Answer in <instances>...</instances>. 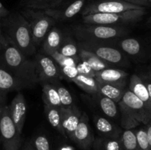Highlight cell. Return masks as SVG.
<instances>
[{"label": "cell", "instance_id": "15", "mask_svg": "<svg viewBox=\"0 0 151 150\" xmlns=\"http://www.w3.org/2000/svg\"><path fill=\"white\" fill-rule=\"evenodd\" d=\"M128 74L125 71L116 68L109 67L96 72L94 78L98 82L125 88L128 82Z\"/></svg>", "mask_w": 151, "mask_h": 150}, {"label": "cell", "instance_id": "25", "mask_svg": "<svg viewBox=\"0 0 151 150\" xmlns=\"http://www.w3.org/2000/svg\"><path fill=\"white\" fill-rule=\"evenodd\" d=\"M42 98L44 104L56 107H61L60 98L55 85L53 83H44Z\"/></svg>", "mask_w": 151, "mask_h": 150}, {"label": "cell", "instance_id": "9", "mask_svg": "<svg viewBox=\"0 0 151 150\" xmlns=\"http://www.w3.org/2000/svg\"><path fill=\"white\" fill-rule=\"evenodd\" d=\"M35 74L38 82L55 83L60 79H63L60 66L58 63L45 54H37L34 59Z\"/></svg>", "mask_w": 151, "mask_h": 150}, {"label": "cell", "instance_id": "27", "mask_svg": "<svg viewBox=\"0 0 151 150\" xmlns=\"http://www.w3.org/2000/svg\"><path fill=\"white\" fill-rule=\"evenodd\" d=\"M73 82L90 95L94 96L98 93L97 82L94 77L85 76L78 73V75Z\"/></svg>", "mask_w": 151, "mask_h": 150}, {"label": "cell", "instance_id": "6", "mask_svg": "<svg viewBox=\"0 0 151 150\" xmlns=\"http://www.w3.org/2000/svg\"><path fill=\"white\" fill-rule=\"evenodd\" d=\"M114 41H78V46L94 53L109 65L128 66L129 63L126 55L114 46Z\"/></svg>", "mask_w": 151, "mask_h": 150}, {"label": "cell", "instance_id": "30", "mask_svg": "<svg viewBox=\"0 0 151 150\" xmlns=\"http://www.w3.org/2000/svg\"><path fill=\"white\" fill-rule=\"evenodd\" d=\"M58 51L63 55L69 57H78V46L70 37L63 38Z\"/></svg>", "mask_w": 151, "mask_h": 150}, {"label": "cell", "instance_id": "41", "mask_svg": "<svg viewBox=\"0 0 151 150\" xmlns=\"http://www.w3.org/2000/svg\"><path fill=\"white\" fill-rule=\"evenodd\" d=\"M7 93L4 92V91L0 89V107L2 105H4L6 102V98H7Z\"/></svg>", "mask_w": 151, "mask_h": 150}, {"label": "cell", "instance_id": "45", "mask_svg": "<svg viewBox=\"0 0 151 150\" xmlns=\"http://www.w3.org/2000/svg\"><path fill=\"white\" fill-rule=\"evenodd\" d=\"M0 29H1V24H0Z\"/></svg>", "mask_w": 151, "mask_h": 150}, {"label": "cell", "instance_id": "33", "mask_svg": "<svg viewBox=\"0 0 151 150\" xmlns=\"http://www.w3.org/2000/svg\"><path fill=\"white\" fill-rule=\"evenodd\" d=\"M35 150H51V145L48 138L45 135H35L30 141Z\"/></svg>", "mask_w": 151, "mask_h": 150}, {"label": "cell", "instance_id": "16", "mask_svg": "<svg viewBox=\"0 0 151 150\" xmlns=\"http://www.w3.org/2000/svg\"><path fill=\"white\" fill-rule=\"evenodd\" d=\"M62 117V125L67 138L72 140L75 129L79 123L81 112L76 105L69 107H60Z\"/></svg>", "mask_w": 151, "mask_h": 150}, {"label": "cell", "instance_id": "35", "mask_svg": "<svg viewBox=\"0 0 151 150\" xmlns=\"http://www.w3.org/2000/svg\"><path fill=\"white\" fill-rule=\"evenodd\" d=\"M60 68L63 79H67L69 82H74L78 75L76 66H63Z\"/></svg>", "mask_w": 151, "mask_h": 150}, {"label": "cell", "instance_id": "31", "mask_svg": "<svg viewBox=\"0 0 151 150\" xmlns=\"http://www.w3.org/2000/svg\"><path fill=\"white\" fill-rule=\"evenodd\" d=\"M53 84H55L56 88H57L60 103H61V107L69 108V107H72L75 105L73 102V98H72V94L64 86L58 84V82Z\"/></svg>", "mask_w": 151, "mask_h": 150}, {"label": "cell", "instance_id": "17", "mask_svg": "<svg viewBox=\"0 0 151 150\" xmlns=\"http://www.w3.org/2000/svg\"><path fill=\"white\" fill-rule=\"evenodd\" d=\"M128 89L144 103L147 113L151 118V100L148 91L139 74H134L130 78Z\"/></svg>", "mask_w": 151, "mask_h": 150}, {"label": "cell", "instance_id": "38", "mask_svg": "<svg viewBox=\"0 0 151 150\" xmlns=\"http://www.w3.org/2000/svg\"><path fill=\"white\" fill-rule=\"evenodd\" d=\"M122 1H127V2L136 4V5L142 6V7L150 5V4H149L148 0H122Z\"/></svg>", "mask_w": 151, "mask_h": 150}, {"label": "cell", "instance_id": "39", "mask_svg": "<svg viewBox=\"0 0 151 150\" xmlns=\"http://www.w3.org/2000/svg\"><path fill=\"white\" fill-rule=\"evenodd\" d=\"M9 14H10V12L4 7V5L0 1V19H4L7 17Z\"/></svg>", "mask_w": 151, "mask_h": 150}, {"label": "cell", "instance_id": "44", "mask_svg": "<svg viewBox=\"0 0 151 150\" xmlns=\"http://www.w3.org/2000/svg\"><path fill=\"white\" fill-rule=\"evenodd\" d=\"M148 1H149V4L151 6V0H148Z\"/></svg>", "mask_w": 151, "mask_h": 150}, {"label": "cell", "instance_id": "2", "mask_svg": "<svg viewBox=\"0 0 151 150\" xmlns=\"http://www.w3.org/2000/svg\"><path fill=\"white\" fill-rule=\"evenodd\" d=\"M4 34L11 40L16 47L27 57L36 53V47L33 43L30 26L27 19L21 13L9 14L0 21Z\"/></svg>", "mask_w": 151, "mask_h": 150}, {"label": "cell", "instance_id": "1", "mask_svg": "<svg viewBox=\"0 0 151 150\" xmlns=\"http://www.w3.org/2000/svg\"><path fill=\"white\" fill-rule=\"evenodd\" d=\"M0 65L33 86L38 83L34 60L24 54L4 33L0 44Z\"/></svg>", "mask_w": 151, "mask_h": 150}, {"label": "cell", "instance_id": "37", "mask_svg": "<svg viewBox=\"0 0 151 150\" xmlns=\"http://www.w3.org/2000/svg\"><path fill=\"white\" fill-rule=\"evenodd\" d=\"M139 76L141 77L142 80L145 85L146 88H147V91H148L149 96L151 100V69H149L147 71L144 72V73L141 74Z\"/></svg>", "mask_w": 151, "mask_h": 150}, {"label": "cell", "instance_id": "29", "mask_svg": "<svg viewBox=\"0 0 151 150\" xmlns=\"http://www.w3.org/2000/svg\"><path fill=\"white\" fill-rule=\"evenodd\" d=\"M63 0H26L24 6L32 10H43L55 8L60 4Z\"/></svg>", "mask_w": 151, "mask_h": 150}, {"label": "cell", "instance_id": "18", "mask_svg": "<svg viewBox=\"0 0 151 150\" xmlns=\"http://www.w3.org/2000/svg\"><path fill=\"white\" fill-rule=\"evenodd\" d=\"M94 123L100 137L118 138L122 132V127L116 126L109 119L101 116H94Z\"/></svg>", "mask_w": 151, "mask_h": 150}, {"label": "cell", "instance_id": "12", "mask_svg": "<svg viewBox=\"0 0 151 150\" xmlns=\"http://www.w3.org/2000/svg\"><path fill=\"white\" fill-rule=\"evenodd\" d=\"M9 112L13 123L19 132L22 134L27 112V104L24 96L20 91L18 92L9 105Z\"/></svg>", "mask_w": 151, "mask_h": 150}, {"label": "cell", "instance_id": "20", "mask_svg": "<svg viewBox=\"0 0 151 150\" xmlns=\"http://www.w3.org/2000/svg\"><path fill=\"white\" fill-rule=\"evenodd\" d=\"M78 57L82 61L88 64L95 72L100 71L103 69L111 67V65H109L94 53L80 47H78Z\"/></svg>", "mask_w": 151, "mask_h": 150}, {"label": "cell", "instance_id": "43", "mask_svg": "<svg viewBox=\"0 0 151 150\" xmlns=\"http://www.w3.org/2000/svg\"><path fill=\"white\" fill-rule=\"evenodd\" d=\"M3 38H4V33H2L1 29H0V44H1V42L2 41Z\"/></svg>", "mask_w": 151, "mask_h": 150}, {"label": "cell", "instance_id": "10", "mask_svg": "<svg viewBox=\"0 0 151 150\" xmlns=\"http://www.w3.org/2000/svg\"><path fill=\"white\" fill-rule=\"evenodd\" d=\"M143 8L145 7L136 5L122 0H99L88 4L84 8L82 15L83 16L94 13H121L127 10Z\"/></svg>", "mask_w": 151, "mask_h": 150}, {"label": "cell", "instance_id": "7", "mask_svg": "<svg viewBox=\"0 0 151 150\" xmlns=\"http://www.w3.org/2000/svg\"><path fill=\"white\" fill-rule=\"evenodd\" d=\"M0 141L4 150H19L22 146V134L13 123L7 104L0 107Z\"/></svg>", "mask_w": 151, "mask_h": 150}, {"label": "cell", "instance_id": "36", "mask_svg": "<svg viewBox=\"0 0 151 150\" xmlns=\"http://www.w3.org/2000/svg\"><path fill=\"white\" fill-rule=\"evenodd\" d=\"M76 68L80 74L91 76V77H95L96 72L88 64H86L85 62L82 61L80 58L77 63Z\"/></svg>", "mask_w": 151, "mask_h": 150}, {"label": "cell", "instance_id": "32", "mask_svg": "<svg viewBox=\"0 0 151 150\" xmlns=\"http://www.w3.org/2000/svg\"><path fill=\"white\" fill-rule=\"evenodd\" d=\"M50 57H51L56 63H58L60 67L63 66H76L77 63L79 60V57H66L60 54L58 51H55L48 54Z\"/></svg>", "mask_w": 151, "mask_h": 150}, {"label": "cell", "instance_id": "34", "mask_svg": "<svg viewBox=\"0 0 151 150\" xmlns=\"http://www.w3.org/2000/svg\"><path fill=\"white\" fill-rule=\"evenodd\" d=\"M137 135V142L140 150H150L149 146L148 139H147V130L146 127L140 128L135 131Z\"/></svg>", "mask_w": 151, "mask_h": 150}, {"label": "cell", "instance_id": "11", "mask_svg": "<svg viewBox=\"0 0 151 150\" xmlns=\"http://www.w3.org/2000/svg\"><path fill=\"white\" fill-rule=\"evenodd\" d=\"M94 140V138L90 127L88 115L83 112L81 114L79 123L74 132L72 141H74L80 148L88 149L92 146Z\"/></svg>", "mask_w": 151, "mask_h": 150}, {"label": "cell", "instance_id": "23", "mask_svg": "<svg viewBox=\"0 0 151 150\" xmlns=\"http://www.w3.org/2000/svg\"><path fill=\"white\" fill-rule=\"evenodd\" d=\"M97 82L98 93H100L101 95L104 96L111 99L116 103L120 101L125 91V88H122V87L104 83V82H100L98 81Z\"/></svg>", "mask_w": 151, "mask_h": 150}, {"label": "cell", "instance_id": "21", "mask_svg": "<svg viewBox=\"0 0 151 150\" xmlns=\"http://www.w3.org/2000/svg\"><path fill=\"white\" fill-rule=\"evenodd\" d=\"M94 98L95 99L97 104L100 107V110L109 119H116L119 116V111L117 103L111 99L101 95L100 93L95 94Z\"/></svg>", "mask_w": 151, "mask_h": 150}, {"label": "cell", "instance_id": "19", "mask_svg": "<svg viewBox=\"0 0 151 150\" xmlns=\"http://www.w3.org/2000/svg\"><path fill=\"white\" fill-rule=\"evenodd\" d=\"M63 36L61 31L56 27L50 29L42 42V50L44 54L58 51L63 41Z\"/></svg>", "mask_w": 151, "mask_h": 150}, {"label": "cell", "instance_id": "14", "mask_svg": "<svg viewBox=\"0 0 151 150\" xmlns=\"http://www.w3.org/2000/svg\"><path fill=\"white\" fill-rule=\"evenodd\" d=\"M85 0H75L65 7L60 8H50L43 10L41 11L48 16L54 19L55 21H62L68 20L76 16L85 4Z\"/></svg>", "mask_w": 151, "mask_h": 150}, {"label": "cell", "instance_id": "28", "mask_svg": "<svg viewBox=\"0 0 151 150\" xmlns=\"http://www.w3.org/2000/svg\"><path fill=\"white\" fill-rule=\"evenodd\" d=\"M119 138L122 150H140L136 132L133 129L122 131Z\"/></svg>", "mask_w": 151, "mask_h": 150}, {"label": "cell", "instance_id": "24", "mask_svg": "<svg viewBox=\"0 0 151 150\" xmlns=\"http://www.w3.org/2000/svg\"><path fill=\"white\" fill-rule=\"evenodd\" d=\"M119 49L125 54L133 57H141L143 54V48L141 43L136 38H125L119 41Z\"/></svg>", "mask_w": 151, "mask_h": 150}, {"label": "cell", "instance_id": "4", "mask_svg": "<svg viewBox=\"0 0 151 150\" xmlns=\"http://www.w3.org/2000/svg\"><path fill=\"white\" fill-rule=\"evenodd\" d=\"M78 41H114L129 32L125 26L79 24L72 28Z\"/></svg>", "mask_w": 151, "mask_h": 150}, {"label": "cell", "instance_id": "42", "mask_svg": "<svg viewBox=\"0 0 151 150\" xmlns=\"http://www.w3.org/2000/svg\"><path fill=\"white\" fill-rule=\"evenodd\" d=\"M22 150H35V149H34L33 146H32L30 141H27V142H25V144H24L23 149Z\"/></svg>", "mask_w": 151, "mask_h": 150}, {"label": "cell", "instance_id": "3", "mask_svg": "<svg viewBox=\"0 0 151 150\" xmlns=\"http://www.w3.org/2000/svg\"><path fill=\"white\" fill-rule=\"evenodd\" d=\"M120 113L121 126L124 129H132L140 124H147L151 120L144 103L129 89H125L118 102Z\"/></svg>", "mask_w": 151, "mask_h": 150}, {"label": "cell", "instance_id": "5", "mask_svg": "<svg viewBox=\"0 0 151 150\" xmlns=\"http://www.w3.org/2000/svg\"><path fill=\"white\" fill-rule=\"evenodd\" d=\"M145 14V8L130 10L121 13H94L83 16V22L87 24L128 26L139 21Z\"/></svg>", "mask_w": 151, "mask_h": 150}, {"label": "cell", "instance_id": "8", "mask_svg": "<svg viewBox=\"0 0 151 150\" xmlns=\"http://www.w3.org/2000/svg\"><path fill=\"white\" fill-rule=\"evenodd\" d=\"M21 13L29 23L33 43L37 48L43 42L55 21L41 10L26 8Z\"/></svg>", "mask_w": 151, "mask_h": 150}, {"label": "cell", "instance_id": "46", "mask_svg": "<svg viewBox=\"0 0 151 150\" xmlns=\"http://www.w3.org/2000/svg\"><path fill=\"white\" fill-rule=\"evenodd\" d=\"M85 1H86V0H85Z\"/></svg>", "mask_w": 151, "mask_h": 150}, {"label": "cell", "instance_id": "26", "mask_svg": "<svg viewBox=\"0 0 151 150\" xmlns=\"http://www.w3.org/2000/svg\"><path fill=\"white\" fill-rule=\"evenodd\" d=\"M95 150H122L119 138L97 137L92 144Z\"/></svg>", "mask_w": 151, "mask_h": 150}, {"label": "cell", "instance_id": "13", "mask_svg": "<svg viewBox=\"0 0 151 150\" xmlns=\"http://www.w3.org/2000/svg\"><path fill=\"white\" fill-rule=\"evenodd\" d=\"M34 87L32 84L18 77L12 72L0 65V89L4 92L19 91Z\"/></svg>", "mask_w": 151, "mask_h": 150}, {"label": "cell", "instance_id": "40", "mask_svg": "<svg viewBox=\"0 0 151 150\" xmlns=\"http://www.w3.org/2000/svg\"><path fill=\"white\" fill-rule=\"evenodd\" d=\"M146 130H147V139H148L149 146H150V149L151 150V120L146 124Z\"/></svg>", "mask_w": 151, "mask_h": 150}, {"label": "cell", "instance_id": "22", "mask_svg": "<svg viewBox=\"0 0 151 150\" xmlns=\"http://www.w3.org/2000/svg\"><path fill=\"white\" fill-rule=\"evenodd\" d=\"M44 112L46 117L50 124L61 135L67 138L62 125V117L60 113V107H52V106L44 104Z\"/></svg>", "mask_w": 151, "mask_h": 150}]
</instances>
